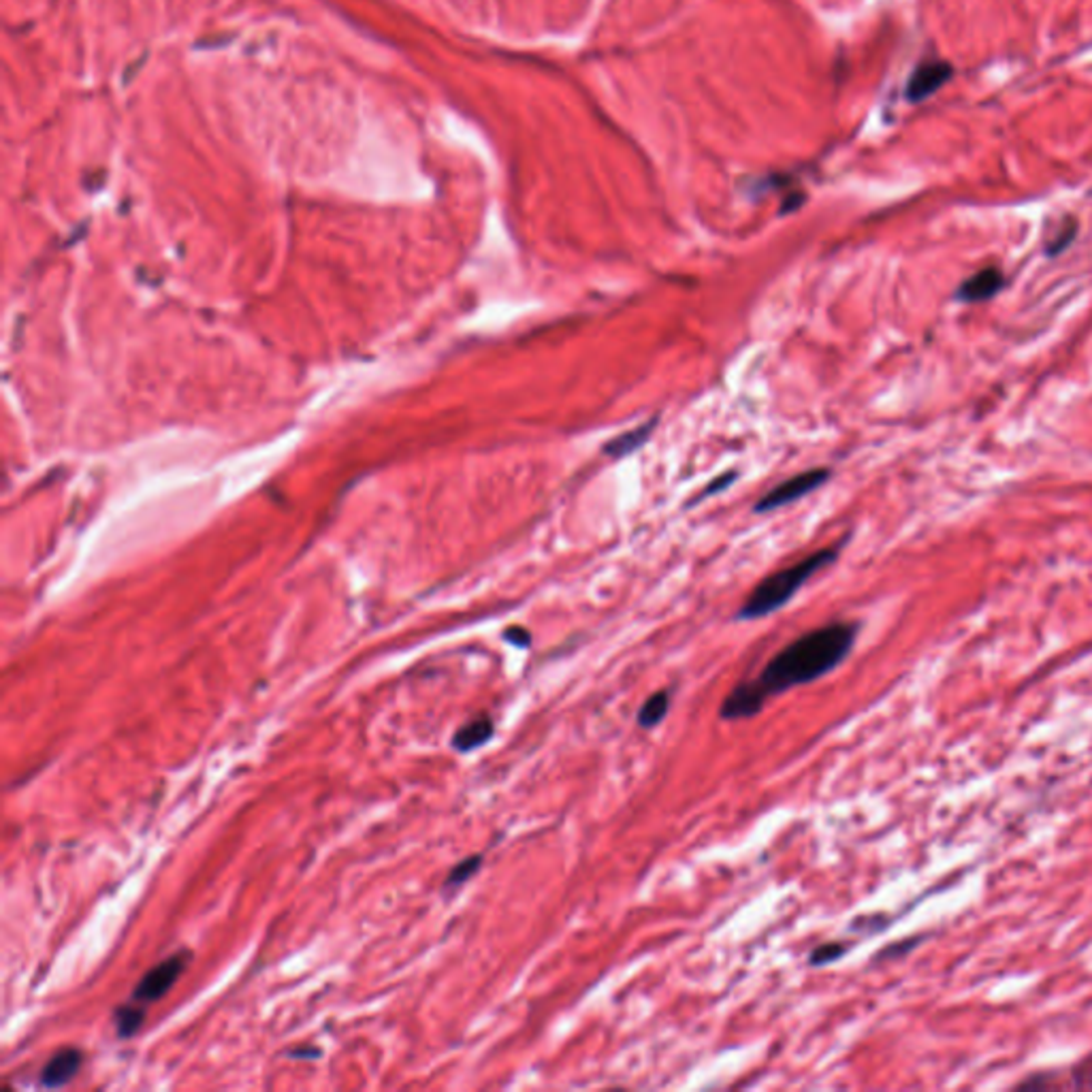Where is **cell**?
<instances>
[{
    "label": "cell",
    "instance_id": "cell-1",
    "mask_svg": "<svg viewBox=\"0 0 1092 1092\" xmlns=\"http://www.w3.org/2000/svg\"><path fill=\"white\" fill-rule=\"evenodd\" d=\"M858 624L836 621L798 636L772 655L764 670L751 681H741L724 698L719 719H753L766 707L768 698L781 696L794 687L809 685L841 666L858 638Z\"/></svg>",
    "mask_w": 1092,
    "mask_h": 1092
},
{
    "label": "cell",
    "instance_id": "cell-2",
    "mask_svg": "<svg viewBox=\"0 0 1092 1092\" xmlns=\"http://www.w3.org/2000/svg\"><path fill=\"white\" fill-rule=\"evenodd\" d=\"M838 558V547L819 549L804 560L787 566L779 573H772L764 581L753 587V592L743 602V607L736 613V621H755L781 611L802 587L809 583L819 570L834 564Z\"/></svg>",
    "mask_w": 1092,
    "mask_h": 1092
},
{
    "label": "cell",
    "instance_id": "cell-3",
    "mask_svg": "<svg viewBox=\"0 0 1092 1092\" xmlns=\"http://www.w3.org/2000/svg\"><path fill=\"white\" fill-rule=\"evenodd\" d=\"M830 476L832 474L828 467H815V469H806V472L787 478L779 482L775 489H770L764 497L758 499V503H755V512H770V510L783 508L792 501H798L804 495L817 491Z\"/></svg>",
    "mask_w": 1092,
    "mask_h": 1092
},
{
    "label": "cell",
    "instance_id": "cell-4",
    "mask_svg": "<svg viewBox=\"0 0 1092 1092\" xmlns=\"http://www.w3.org/2000/svg\"><path fill=\"white\" fill-rule=\"evenodd\" d=\"M189 961H191V952H177L169 956V959H164L154 969H149L141 978V982L134 986L132 999L141 1005L160 1001L175 986L184 969H187Z\"/></svg>",
    "mask_w": 1092,
    "mask_h": 1092
},
{
    "label": "cell",
    "instance_id": "cell-5",
    "mask_svg": "<svg viewBox=\"0 0 1092 1092\" xmlns=\"http://www.w3.org/2000/svg\"><path fill=\"white\" fill-rule=\"evenodd\" d=\"M952 77H954V66L950 62L946 60L922 62L912 73L909 83H906V98H909L912 103H920V100L929 98L939 88H944Z\"/></svg>",
    "mask_w": 1092,
    "mask_h": 1092
},
{
    "label": "cell",
    "instance_id": "cell-6",
    "mask_svg": "<svg viewBox=\"0 0 1092 1092\" xmlns=\"http://www.w3.org/2000/svg\"><path fill=\"white\" fill-rule=\"evenodd\" d=\"M1003 289H1005V276L1001 269L986 267L982 269V272L973 274L961 284V289L956 291V299L963 301V304H982V301L997 297Z\"/></svg>",
    "mask_w": 1092,
    "mask_h": 1092
},
{
    "label": "cell",
    "instance_id": "cell-7",
    "mask_svg": "<svg viewBox=\"0 0 1092 1092\" xmlns=\"http://www.w3.org/2000/svg\"><path fill=\"white\" fill-rule=\"evenodd\" d=\"M81 1063L83 1054L75 1048H64L56 1052L41 1071V1084L45 1088H60L69 1084L75 1078V1073L81 1069Z\"/></svg>",
    "mask_w": 1092,
    "mask_h": 1092
},
{
    "label": "cell",
    "instance_id": "cell-8",
    "mask_svg": "<svg viewBox=\"0 0 1092 1092\" xmlns=\"http://www.w3.org/2000/svg\"><path fill=\"white\" fill-rule=\"evenodd\" d=\"M495 734V724L493 719L489 715H480L472 721H467V724H463L455 736H452V749L459 751V753H469L474 751L482 745H486L493 738Z\"/></svg>",
    "mask_w": 1092,
    "mask_h": 1092
},
{
    "label": "cell",
    "instance_id": "cell-9",
    "mask_svg": "<svg viewBox=\"0 0 1092 1092\" xmlns=\"http://www.w3.org/2000/svg\"><path fill=\"white\" fill-rule=\"evenodd\" d=\"M655 425H658V418H651V421L647 423H641L636 425L624 433L615 435L613 440H609L607 444H604V455H609L613 459H621V457H628L632 455L634 450H638L641 446H645L649 440H651V433L655 429Z\"/></svg>",
    "mask_w": 1092,
    "mask_h": 1092
},
{
    "label": "cell",
    "instance_id": "cell-10",
    "mask_svg": "<svg viewBox=\"0 0 1092 1092\" xmlns=\"http://www.w3.org/2000/svg\"><path fill=\"white\" fill-rule=\"evenodd\" d=\"M668 711H670V692H668V690L653 692V694L643 702V707L638 709L636 724L641 726L643 730L658 728V726L662 724V721L666 719Z\"/></svg>",
    "mask_w": 1092,
    "mask_h": 1092
},
{
    "label": "cell",
    "instance_id": "cell-11",
    "mask_svg": "<svg viewBox=\"0 0 1092 1092\" xmlns=\"http://www.w3.org/2000/svg\"><path fill=\"white\" fill-rule=\"evenodd\" d=\"M145 1020V1010L141 1007V1003L134 1007V1005H124V1007H117L115 1010V1029H117V1035H120L122 1039H128L132 1037L134 1033H137L141 1029V1024Z\"/></svg>",
    "mask_w": 1092,
    "mask_h": 1092
},
{
    "label": "cell",
    "instance_id": "cell-12",
    "mask_svg": "<svg viewBox=\"0 0 1092 1092\" xmlns=\"http://www.w3.org/2000/svg\"><path fill=\"white\" fill-rule=\"evenodd\" d=\"M482 862H484V858H482L480 853H476V855H467V858H463L459 864H455V866L450 868L448 877H446V881H444V889H457V887H461L463 883H467L472 877H476V875H478V870H480V866H482Z\"/></svg>",
    "mask_w": 1092,
    "mask_h": 1092
},
{
    "label": "cell",
    "instance_id": "cell-13",
    "mask_svg": "<svg viewBox=\"0 0 1092 1092\" xmlns=\"http://www.w3.org/2000/svg\"><path fill=\"white\" fill-rule=\"evenodd\" d=\"M847 952H849V946L845 944V941H828V944H821L815 950H811L809 965L817 969L828 967L836 961H841Z\"/></svg>",
    "mask_w": 1092,
    "mask_h": 1092
},
{
    "label": "cell",
    "instance_id": "cell-14",
    "mask_svg": "<svg viewBox=\"0 0 1092 1092\" xmlns=\"http://www.w3.org/2000/svg\"><path fill=\"white\" fill-rule=\"evenodd\" d=\"M503 641H506L508 645H512L514 649H529L533 638H531V632L527 628H520V626H510L503 630Z\"/></svg>",
    "mask_w": 1092,
    "mask_h": 1092
},
{
    "label": "cell",
    "instance_id": "cell-15",
    "mask_svg": "<svg viewBox=\"0 0 1092 1092\" xmlns=\"http://www.w3.org/2000/svg\"><path fill=\"white\" fill-rule=\"evenodd\" d=\"M1075 233H1078V223L1067 221V225L1061 229V233L1056 235V240L1050 244V248H1048L1050 255H1058V252H1063L1073 242Z\"/></svg>",
    "mask_w": 1092,
    "mask_h": 1092
},
{
    "label": "cell",
    "instance_id": "cell-16",
    "mask_svg": "<svg viewBox=\"0 0 1092 1092\" xmlns=\"http://www.w3.org/2000/svg\"><path fill=\"white\" fill-rule=\"evenodd\" d=\"M736 478H738V474H736V472H728V474H721V476H717V478H715L713 482H709V484H707V489H704V493H702V495H700L698 499H702V497H709V495H717V493H721V491H724V489H728V486H730V484H732V482H734Z\"/></svg>",
    "mask_w": 1092,
    "mask_h": 1092
},
{
    "label": "cell",
    "instance_id": "cell-17",
    "mask_svg": "<svg viewBox=\"0 0 1092 1092\" xmlns=\"http://www.w3.org/2000/svg\"><path fill=\"white\" fill-rule=\"evenodd\" d=\"M916 946H918V939H914V941H902V944H896V946H889V948L881 950V952L877 954V959H879V961H883V959H896V956L906 954L909 950H914Z\"/></svg>",
    "mask_w": 1092,
    "mask_h": 1092
},
{
    "label": "cell",
    "instance_id": "cell-18",
    "mask_svg": "<svg viewBox=\"0 0 1092 1092\" xmlns=\"http://www.w3.org/2000/svg\"><path fill=\"white\" fill-rule=\"evenodd\" d=\"M318 1054H321V1050H318V1048H301V1050H293V1052H291L293 1058H299V1056L310 1058V1056H318Z\"/></svg>",
    "mask_w": 1092,
    "mask_h": 1092
},
{
    "label": "cell",
    "instance_id": "cell-19",
    "mask_svg": "<svg viewBox=\"0 0 1092 1092\" xmlns=\"http://www.w3.org/2000/svg\"><path fill=\"white\" fill-rule=\"evenodd\" d=\"M1086 1084L1092 1086V1061H1090V1067H1088V1071H1086Z\"/></svg>",
    "mask_w": 1092,
    "mask_h": 1092
}]
</instances>
